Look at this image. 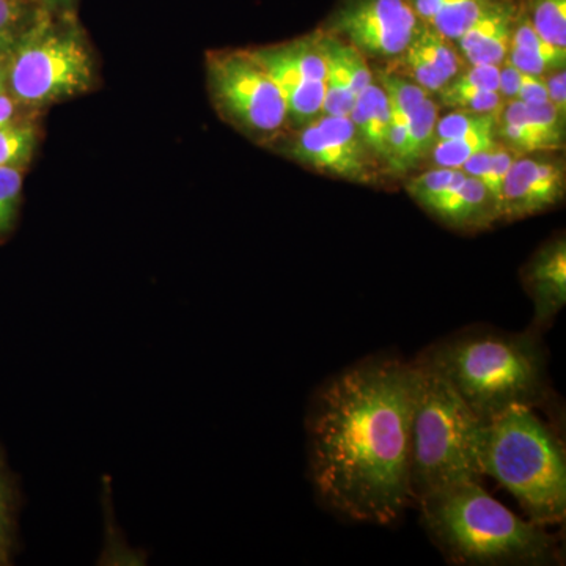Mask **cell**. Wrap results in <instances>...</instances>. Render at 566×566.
I'll use <instances>...</instances> for the list:
<instances>
[{
	"mask_svg": "<svg viewBox=\"0 0 566 566\" xmlns=\"http://www.w3.org/2000/svg\"><path fill=\"white\" fill-rule=\"evenodd\" d=\"M21 493L17 476L7 468L6 455L0 449V566L13 564L18 551V512Z\"/></svg>",
	"mask_w": 566,
	"mask_h": 566,
	"instance_id": "ffe728a7",
	"label": "cell"
},
{
	"mask_svg": "<svg viewBox=\"0 0 566 566\" xmlns=\"http://www.w3.org/2000/svg\"><path fill=\"white\" fill-rule=\"evenodd\" d=\"M517 0H495L455 41L469 65H501L509 55L515 25Z\"/></svg>",
	"mask_w": 566,
	"mask_h": 566,
	"instance_id": "4fadbf2b",
	"label": "cell"
},
{
	"mask_svg": "<svg viewBox=\"0 0 566 566\" xmlns=\"http://www.w3.org/2000/svg\"><path fill=\"white\" fill-rule=\"evenodd\" d=\"M524 285L534 303V327L546 331L566 303V243L556 238L543 245L524 270Z\"/></svg>",
	"mask_w": 566,
	"mask_h": 566,
	"instance_id": "7c38bea8",
	"label": "cell"
},
{
	"mask_svg": "<svg viewBox=\"0 0 566 566\" xmlns=\"http://www.w3.org/2000/svg\"><path fill=\"white\" fill-rule=\"evenodd\" d=\"M446 226L457 230H483L499 221L497 205L482 181L474 177L465 178L463 185L439 200L428 210Z\"/></svg>",
	"mask_w": 566,
	"mask_h": 566,
	"instance_id": "9a60e30c",
	"label": "cell"
},
{
	"mask_svg": "<svg viewBox=\"0 0 566 566\" xmlns=\"http://www.w3.org/2000/svg\"><path fill=\"white\" fill-rule=\"evenodd\" d=\"M354 128L363 137L368 150L374 153L378 163L386 167L387 163V136H389L390 104L381 85L371 82L353 104L348 115Z\"/></svg>",
	"mask_w": 566,
	"mask_h": 566,
	"instance_id": "2e32d148",
	"label": "cell"
},
{
	"mask_svg": "<svg viewBox=\"0 0 566 566\" xmlns=\"http://www.w3.org/2000/svg\"><path fill=\"white\" fill-rule=\"evenodd\" d=\"M499 118L490 114H479L455 109L436 123V140L458 139L479 133H497Z\"/></svg>",
	"mask_w": 566,
	"mask_h": 566,
	"instance_id": "83f0119b",
	"label": "cell"
},
{
	"mask_svg": "<svg viewBox=\"0 0 566 566\" xmlns=\"http://www.w3.org/2000/svg\"><path fill=\"white\" fill-rule=\"evenodd\" d=\"M493 148L475 153L472 158H469L468 161L464 163L461 170H463L465 175H469V177H474L485 185L488 174H490L491 158H493Z\"/></svg>",
	"mask_w": 566,
	"mask_h": 566,
	"instance_id": "f35d334b",
	"label": "cell"
},
{
	"mask_svg": "<svg viewBox=\"0 0 566 566\" xmlns=\"http://www.w3.org/2000/svg\"><path fill=\"white\" fill-rule=\"evenodd\" d=\"M547 95H549V102L554 104V107L560 115H566V76L565 69L554 70L547 73L545 76Z\"/></svg>",
	"mask_w": 566,
	"mask_h": 566,
	"instance_id": "74e56055",
	"label": "cell"
},
{
	"mask_svg": "<svg viewBox=\"0 0 566 566\" xmlns=\"http://www.w3.org/2000/svg\"><path fill=\"white\" fill-rule=\"evenodd\" d=\"M497 144V133H479L458 139L436 140L430 156L438 167L461 169L475 153L490 150Z\"/></svg>",
	"mask_w": 566,
	"mask_h": 566,
	"instance_id": "d4e9b609",
	"label": "cell"
},
{
	"mask_svg": "<svg viewBox=\"0 0 566 566\" xmlns=\"http://www.w3.org/2000/svg\"><path fill=\"white\" fill-rule=\"evenodd\" d=\"M35 126L31 123L9 122L0 126V167H24L35 153Z\"/></svg>",
	"mask_w": 566,
	"mask_h": 566,
	"instance_id": "484cf974",
	"label": "cell"
},
{
	"mask_svg": "<svg viewBox=\"0 0 566 566\" xmlns=\"http://www.w3.org/2000/svg\"><path fill=\"white\" fill-rule=\"evenodd\" d=\"M22 193L21 167H0V240L17 223Z\"/></svg>",
	"mask_w": 566,
	"mask_h": 566,
	"instance_id": "f546056e",
	"label": "cell"
},
{
	"mask_svg": "<svg viewBox=\"0 0 566 566\" xmlns=\"http://www.w3.org/2000/svg\"><path fill=\"white\" fill-rule=\"evenodd\" d=\"M378 81L390 104L392 120L408 123L430 93L394 71H378Z\"/></svg>",
	"mask_w": 566,
	"mask_h": 566,
	"instance_id": "603a6c76",
	"label": "cell"
},
{
	"mask_svg": "<svg viewBox=\"0 0 566 566\" xmlns=\"http://www.w3.org/2000/svg\"><path fill=\"white\" fill-rule=\"evenodd\" d=\"M521 73L520 70L513 65L509 59H505L504 62L501 63V73H499V93H501L502 98L505 102H513L517 95V88H520L521 84Z\"/></svg>",
	"mask_w": 566,
	"mask_h": 566,
	"instance_id": "8d00e7d4",
	"label": "cell"
},
{
	"mask_svg": "<svg viewBox=\"0 0 566 566\" xmlns=\"http://www.w3.org/2000/svg\"><path fill=\"white\" fill-rule=\"evenodd\" d=\"M289 155L318 172L364 185L375 181L376 169L381 166L352 118L333 115L305 123L303 132L290 144Z\"/></svg>",
	"mask_w": 566,
	"mask_h": 566,
	"instance_id": "9c48e42d",
	"label": "cell"
},
{
	"mask_svg": "<svg viewBox=\"0 0 566 566\" xmlns=\"http://www.w3.org/2000/svg\"><path fill=\"white\" fill-rule=\"evenodd\" d=\"M271 80L277 85L283 102H285L289 118L297 125L314 120L322 114L324 102V82L311 80L303 71L294 69L285 59L279 55L274 46L248 51Z\"/></svg>",
	"mask_w": 566,
	"mask_h": 566,
	"instance_id": "5bb4252c",
	"label": "cell"
},
{
	"mask_svg": "<svg viewBox=\"0 0 566 566\" xmlns=\"http://www.w3.org/2000/svg\"><path fill=\"white\" fill-rule=\"evenodd\" d=\"M516 158V153L510 150L506 145L501 144V142L495 144L493 158H491L490 174H488L485 181L488 191L493 196L495 205H497L499 197H501L502 186H504L506 175H509Z\"/></svg>",
	"mask_w": 566,
	"mask_h": 566,
	"instance_id": "836d02e7",
	"label": "cell"
},
{
	"mask_svg": "<svg viewBox=\"0 0 566 566\" xmlns=\"http://www.w3.org/2000/svg\"><path fill=\"white\" fill-rule=\"evenodd\" d=\"M439 120L438 104L428 96L419 109L406 123V139L398 174L415 169L417 164L430 156L436 144V123Z\"/></svg>",
	"mask_w": 566,
	"mask_h": 566,
	"instance_id": "d6986e66",
	"label": "cell"
},
{
	"mask_svg": "<svg viewBox=\"0 0 566 566\" xmlns=\"http://www.w3.org/2000/svg\"><path fill=\"white\" fill-rule=\"evenodd\" d=\"M316 35H318L319 50L326 65L322 115L348 117L356 102V93L353 91L352 77L342 59V40L323 29L316 32Z\"/></svg>",
	"mask_w": 566,
	"mask_h": 566,
	"instance_id": "ac0fdd59",
	"label": "cell"
},
{
	"mask_svg": "<svg viewBox=\"0 0 566 566\" xmlns=\"http://www.w3.org/2000/svg\"><path fill=\"white\" fill-rule=\"evenodd\" d=\"M565 196V166L557 159L516 158L497 202L499 221H517L556 207Z\"/></svg>",
	"mask_w": 566,
	"mask_h": 566,
	"instance_id": "30bf717a",
	"label": "cell"
},
{
	"mask_svg": "<svg viewBox=\"0 0 566 566\" xmlns=\"http://www.w3.org/2000/svg\"><path fill=\"white\" fill-rule=\"evenodd\" d=\"M415 365L374 357L334 376L307 417L315 493L335 515L390 526L412 502Z\"/></svg>",
	"mask_w": 566,
	"mask_h": 566,
	"instance_id": "6da1fadb",
	"label": "cell"
},
{
	"mask_svg": "<svg viewBox=\"0 0 566 566\" xmlns=\"http://www.w3.org/2000/svg\"><path fill=\"white\" fill-rule=\"evenodd\" d=\"M515 99L527 104L551 103L545 76H532V74L523 73Z\"/></svg>",
	"mask_w": 566,
	"mask_h": 566,
	"instance_id": "d590c367",
	"label": "cell"
},
{
	"mask_svg": "<svg viewBox=\"0 0 566 566\" xmlns=\"http://www.w3.org/2000/svg\"><path fill=\"white\" fill-rule=\"evenodd\" d=\"M420 25L408 0H340L323 31L352 44L365 57L398 59Z\"/></svg>",
	"mask_w": 566,
	"mask_h": 566,
	"instance_id": "ba28073f",
	"label": "cell"
},
{
	"mask_svg": "<svg viewBox=\"0 0 566 566\" xmlns=\"http://www.w3.org/2000/svg\"><path fill=\"white\" fill-rule=\"evenodd\" d=\"M510 46L526 48V50L534 51L536 54L545 57L556 69H565L566 50L554 46L549 41L542 39L538 32L535 31L534 25L531 24V21L527 20L526 14L521 10V7L517 9L515 25H513L512 44Z\"/></svg>",
	"mask_w": 566,
	"mask_h": 566,
	"instance_id": "4dcf8cb0",
	"label": "cell"
},
{
	"mask_svg": "<svg viewBox=\"0 0 566 566\" xmlns=\"http://www.w3.org/2000/svg\"><path fill=\"white\" fill-rule=\"evenodd\" d=\"M416 17L447 40L455 41L495 0H408Z\"/></svg>",
	"mask_w": 566,
	"mask_h": 566,
	"instance_id": "e0dca14e",
	"label": "cell"
},
{
	"mask_svg": "<svg viewBox=\"0 0 566 566\" xmlns=\"http://www.w3.org/2000/svg\"><path fill=\"white\" fill-rule=\"evenodd\" d=\"M497 136L516 155L558 151L565 147V117L553 103L506 102Z\"/></svg>",
	"mask_w": 566,
	"mask_h": 566,
	"instance_id": "8fae6325",
	"label": "cell"
},
{
	"mask_svg": "<svg viewBox=\"0 0 566 566\" xmlns=\"http://www.w3.org/2000/svg\"><path fill=\"white\" fill-rule=\"evenodd\" d=\"M482 472L516 499L539 526L566 515L565 450L531 406H512L485 422Z\"/></svg>",
	"mask_w": 566,
	"mask_h": 566,
	"instance_id": "5b68a950",
	"label": "cell"
},
{
	"mask_svg": "<svg viewBox=\"0 0 566 566\" xmlns=\"http://www.w3.org/2000/svg\"><path fill=\"white\" fill-rule=\"evenodd\" d=\"M538 35L566 50V0H517Z\"/></svg>",
	"mask_w": 566,
	"mask_h": 566,
	"instance_id": "7402d4cb",
	"label": "cell"
},
{
	"mask_svg": "<svg viewBox=\"0 0 566 566\" xmlns=\"http://www.w3.org/2000/svg\"><path fill=\"white\" fill-rule=\"evenodd\" d=\"M44 6L54 13V10H66L73 3V0H43Z\"/></svg>",
	"mask_w": 566,
	"mask_h": 566,
	"instance_id": "ab89813d",
	"label": "cell"
},
{
	"mask_svg": "<svg viewBox=\"0 0 566 566\" xmlns=\"http://www.w3.org/2000/svg\"><path fill=\"white\" fill-rule=\"evenodd\" d=\"M427 534L450 564L546 566L558 564L557 539L488 493L482 482L434 491L416 502Z\"/></svg>",
	"mask_w": 566,
	"mask_h": 566,
	"instance_id": "7a4b0ae2",
	"label": "cell"
},
{
	"mask_svg": "<svg viewBox=\"0 0 566 566\" xmlns=\"http://www.w3.org/2000/svg\"><path fill=\"white\" fill-rule=\"evenodd\" d=\"M468 175L461 169H439L420 175L408 185V192L424 210H430L434 203L457 191L465 181Z\"/></svg>",
	"mask_w": 566,
	"mask_h": 566,
	"instance_id": "cb8c5ba5",
	"label": "cell"
},
{
	"mask_svg": "<svg viewBox=\"0 0 566 566\" xmlns=\"http://www.w3.org/2000/svg\"><path fill=\"white\" fill-rule=\"evenodd\" d=\"M340 54L342 59H344L345 69L348 71L349 77H352L353 91L356 93L357 98L371 82H375L374 74L368 69L367 57H365L363 52L357 51L356 48L344 40L340 43Z\"/></svg>",
	"mask_w": 566,
	"mask_h": 566,
	"instance_id": "e575fe53",
	"label": "cell"
},
{
	"mask_svg": "<svg viewBox=\"0 0 566 566\" xmlns=\"http://www.w3.org/2000/svg\"><path fill=\"white\" fill-rule=\"evenodd\" d=\"M438 95L447 107L490 114L495 118L501 117L506 104L499 92L469 91V88H455L450 85H444Z\"/></svg>",
	"mask_w": 566,
	"mask_h": 566,
	"instance_id": "f1b7e54d",
	"label": "cell"
},
{
	"mask_svg": "<svg viewBox=\"0 0 566 566\" xmlns=\"http://www.w3.org/2000/svg\"><path fill=\"white\" fill-rule=\"evenodd\" d=\"M13 51L10 88L25 106L65 102L95 85V59L84 33L70 22L55 21L50 11H41Z\"/></svg>",
	"mask_w": 566,
	"mask_h": 566,
	"instance_id": "8992f818",
	"label": "cell"
},
{
	"mask_svg": "<svg viewBox=\"0 0 566 566\" xmlns=\"http://www.w3.org/2000/svg\"><path fill=\"white\" fill-rule=\"evenodd\" d=\"M41 11L31 0H0V50L14 46Z\"/></svg>",
	"mask_w": 566,
	"mask_h": 566,
	"instance_id": "4316f807",
	"label": "cell"
},
{
	"mask_svg": "<svg viewBox=\"0 0 566 566\" xmlns=\"http://www.w3.org/2000/svg\"><path fill=\"white\" fill-rule=\"evenodd\" d=\"M412 365L411 493L417 502L458 483L482 482L485 422L423 353Z\"/></svg>",
	"mask_w": 566,
	"mask_h": 566,
	"instance_id": "277c9868",
	"label": "cell"
},
{
	"mask_svg": "<svg viewBox=\"0 0 566 566\" xmlns=\"http://www.w3.org/2000/svg\"><path fill=\"white\" fill-rule=\"evenodd\" d=\"M423 354L483 422L512 406L536 408L549 398L546 356L535 333L471 331Z\"/></svg>",
	"mask_w": 566,
	"mask_h": 566,
	"instance_id": "3957f363",
	"label": "cell"
},
{
	"mask_svg": "<svg viewBox=\"0 0 566 566\" xmlns=\"http://www.w3.org/2000/svg\"><path fill=\"white\" fill-rule=\"evenodd\" d=\"M400 59L401 65L411 74L416 84H419L420 87H423L428 93H438L447 85L441 74L423 57L422 52L417 50L415 44H409L403 54L400 55Z\"/></svg>",
	"mask_w": 566,
	"mask_h": 566,
	"instance_id": "1f68e13d",
	"label": "cell"
},
{
	"mask_svg": "<svg viewBox=\"0 0 566 566\" xmlns=\"http://www.w3.org/2000/svg\"><path fill=\"white\" fill-rule=\"evenodd\" d=\"M412 44L422 52L423 57L433 65V69L441 74L442 80L449 84L460 71H463L460 52L453 41L447 40L444 35L436 32L430 25H420Z\"/></svg>",
	"mask_w": 566,
	"mask_h": 566,
	"instance_id": "44dd1931",
	"label": "cell"
},
{
	"mask_svg": "<svg viewBox=\"0 0 566 566\" xmlns=\"http://www.w3.org/2000/svg\"><path fill=\"white\" fill-rule=\"evenodd\" d=\"M208 88L226 120L252 136H273L289 120L277 85L248 51L207 55Z\"/></svg>",
	"mask_w": 566,
	"mask_h": 566,
	"instance_id": "52a82bcc",
	"label": "cell"
},
{
	"mask_svg": "<svg viewBox=\"0 0 566 566\" xmlns=\"http://www.w3.org/2000/svg\"><path fill=\"white\" fill-rule=\"evenodd\" d=\"M499 73L501 65H471V69L460 71L447 85L469 91L499 92Z\"/></svg>",
	"mask_w": 566,
	"mask_h": 566,
	"instance_id": "d6a6232c",
	"label": "cell"
}]
</instances>
